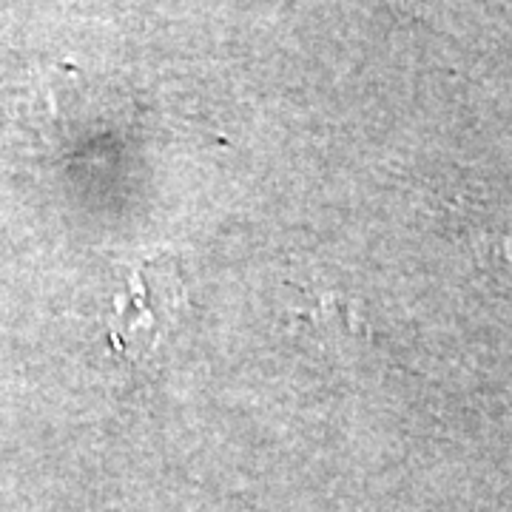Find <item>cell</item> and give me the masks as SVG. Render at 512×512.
Here are the masks:
<instances>
[{
    "mask_svg": "<svg viewBox=\"0 0 512 512\" xmlns=\"http://www.w3.org/2000/svg\"><path fill=\"white\" fill-rule=\"evenodd\" d=\"M183 302V285L168 256L146 259L128 279V293L117 302L114 345L131 356L157 348L168 328H174Z\"/></svg>",
    "mask_w": 512,
    "mask_h": 512,
    "instance_id": "cell-1",
    "label": "cell"
},
{
    "mask_svg": "<svg viewBox=\"0 0 512 512\" xmlns=\"http://www.w3.org/2000/svg\"><path fill=\"white\" fill-rule=\"evenodd\" d=\"M390 6H404V0H387Z\"/></svg>",
    "mask_w": 512,
    "mask_h": 512,
    "instance_id": "cell-2",
    "label": "cell"
}]
</instances>
